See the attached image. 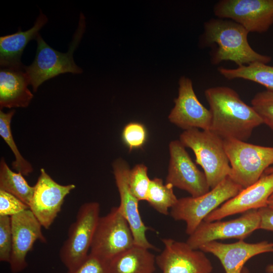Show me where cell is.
I'll return each instance as SVG.
<instances>
[{"instance_id": "obj_35", "label": "cell", "mask_w": 273, "mask_h": 273, "mask_svg": "<svg viewBox=\"0 0 273 273\" xmlns=\"http://www.w3.org/2000/svg\"><path fill=\"white\" fill-rule=\"evenodd\" d=\"M273 172V165L267 168L264 171V174H269Z\"/></svg>"}, {"instance_id": "obj_13", "label": "cell", "mask_w": 273, "mask_h": 273, "mask_svg": "<svg viewBox=\"0 0 273 273\" xmlns=\"http://www.w3.org/2000/svg\"><path fill=\"white\" fill-rule=\"evenodd\" d=\"M34 186L29 209L42 226L49 229L61 211L65 198L75 188V185L59 184L41 168Z\"/></svg>"}, {"instance_id": "obj_18", "label": "cell", "mask_w": 273, "mask_h": 273, "mask_svg": "<svg viewBox=\"0 0 273 273\" xmlns=\"http://www.w3.org/2000/svg\"><path fill=\"white\" fill-rule=\"evenodd\" d=\"M199 250L216 256L225 273H242L244 265L249 259L262 253L273 252V242L263 241L249 243L239 240L225 244L214 241L203 245Z\"/></svg>"}, {"instance_id": "obj_31", "label": "cell", "mask_w": 273, "mask_h": 273, "mask_svg": "<svg viewBox=\"0 0 273 273\" xmlns=\"http://www.w3.org/2000/svg\"><path fill=\"white\" fill-rule=\"evenodd\" d=\"M29 207L15 196L0 190V216L11 217Z\"/></svg>"}, {"instance_id": "obj_36", "label": "cell", "mask_w": 273, "mask_h": 273, "mask_svg": "<svg viewBox=\"0 0 273 273\" xmlns=\"http://www.w3.org/2000/svg\"><path fill=\"white\" fill-rule=\"evenodd\" d=\"M242 273H247V272H246V271H243V270Z\"/></svg>"}, {"instance_id": "obj_29", "label": "cell", "mask_w": 273, "mask_h": 273, "mask_svg": "<svg viewBox=\"0 0 273 273\" xmlns=\"http://www.w3.org/2000/svg\"><path fill=\"white\" fill-rule=\"evenodd\" d=\"M12 248L11 217L0 216V261L9 263Z\"/></svg>"}, {"instance_id": "obj_6", "label": "cell", "mask_w": 273, "mask_h": 273, "mask_svg": "<svg viewBox=\"0 0 273 273\" xmlns=\"http://www.w3.org/2000/svg\"><path fill=\"white\" fill-rule=\"evenodd\" d=\"M243 189L229 176L215 187L200 196L178 199L169 213L174 220L186 222V233L189 236L209 214L236 196Z\"/></svg>"}, {"instance_id": "obj_14", "label": "cell", "mask_w": 273, "mask_h": 273, "mask_svg": "<svg viewBox=\"0 0 273 273\" xmlns=\"http://www.w3.org/2000/svg\"><path fill=\"white\" fill-rule=\"evenodd\" d=\"M168 115L170 122L185 130L198 128L210 130L211 114L199 101L191 80L185 76L179 80L178 97Z\"/></svg>"}, {"instance_id": "obj_30", "label": "cell", "mask_w": 273, "mask_h": 273, "mask_svg": "<svg viewBox=\"0 0 273 273\" xmlns=\"http://www.w3.org/2000/svg\"><path fill=\"white\" fill-rule=\"evenodd\" d=\"M67 273H110L109 261L89 253L79 266Z\"/></svg>"}, {"instance_id": "obj_17", "label": "cell", "mask_w": 273, "mask_h": 273, "mask_svg": "<svg viewBox=\"0 0 273 273\" xmlns=\"http://www.w3.org/2000/svg\"><path fill=\"white\" fill-rule=\"evenodd\" d=\"M272 193L273 172L263 173L256 182L244 188L236 196L209 214L204 220H218L229 216L266 207Z\"/></svg>"}, {"instance_id": "obj_9", "label": "cell", "mask_w": 273, "mask_h": 273, "mask_svg": "<svg viewBox=\"0 0 273 273\" xmlns=\"http://www.w3.org/2000/svg\"><path fill=\"white\" fill-rule=\"evenodd\" d=\"M213 12L217 18L232 20L249 33L266 32L273 25V0H221Z\"/></svg>"}, {"instance_id": "obj_28", "label": "cell", "mask_w": 273, "mask_h": 273, "mask_svg": "<svg viewBox=\"0 0 273 273\" xmlns=\"http://www.w3.org/2000/svg\"><path fill=\"white\" fill-rule=\"evenodd\" d=\"M122 139L129 151L140 148L147 139L146 127L140 123H128L123 129Z\"/></svg>"}, {"instance_id": "obj_3", "label": "cell", "mask_w": 273, "mask_h": 273, "mask_svg": "<svg viewBox=\"0 0 273 273\" xmlns=\"http://www.w3.org/2000/svg\"><path fill=\"white\" fill-rule=\"evenodd\" d=\"M85 28V18L80 13L78 27L68 52L61 53L49 46L39 34L36 38L37 47L33 62L24 66L33 92L45 81L64 73L79 74L82 70L75 63L73 54L78 46Z\"/></svg>"}, {"instance_id": "obj_26", "label": "cell", "mask_w": 273, "mask_h": 273, "mask_svg": "<svg viewBox=\"0 0 273 273\" xmlns=\"http://www.w3.org/2000/svg\"><path fill=\"white\" fill-rule=\"evenodd\" d=\"M148 168L143 164L135 165L130 169L128 185L132 194L140 201L146 200L150 183Z\"/></svg>"}, {"instance_id": "obj_33", "label": "cell", "mask_w": 273, "mask_h": 273, "mask_svg": "<svg viewBox=\"0 0 273 273\" xmlns=\"http://www.w3.org/2000/svg\"><path fill=\"white\" fill-rule=\"evenodd\" d=\"M267 206L273 209V193L268 199Z\"/></svg>"}, {"instance_id": "obj_32", "label": "cell", "mask_w": 273, "mask_h": 273, "mask_svg": "<svg viewBox=\"0 0 273 273\" xmlns=\"http://www.w3.org/2000/svg\"><path fill=\"white\" fill-rule=\"evenodd\" d=\"M258 210L260 218L259 229L273 232V209L266 206Z\"/></svg>"}, {"instance_id": "obj_27", "label": "cell", "mask_w": 273, "mask_h": 273, "mask_svg": "<svg viewBox=\"0 0 273 273\" xmlns=\"http://www.w3.org/2000/svg\"><path fill=\"white\" fill-rule=\"evenodd\" d=\"M251 103L263 123L273 131V92L266 89L257 93L251 100Z\"/></svg>"}, {"instance_id": "obj_19", "label": "cell", "mask_w": 273, "mask_h": 273, "mask_svg": "<svg viewBox=\"0 0 273 273\" xmlns=\"http://www.w3.org/2000/svg\"><path fill=\"white\" fill-rule=\"evenodd\" d=\"M22 68L1 67L0 108H26L33 97L27 75Z\"/></svg>"}, {"instance_id": "obj_5", "label": "cell", "mask_w": 273, "mask_h": 273, "mask_svg": "<svg viewBox=\"0 0 273 273\" xmlns=\"http://www.w3.org/2000/svg\"><path fill=\"white\" fill-rule=\"evenodd\" d=\"M231 166L229 176L243 189L256 182L273 165V147H265L234 139L223 140Z\"/></svg>"}, {"instance_id": "obj_8", "label": "cell", "mask_w": 273, "mask_h": 273, "mask_svg": "<svg viewBox=\"0 0 273 273\" xmlns=\"http://www.w3.org/2000/svg\"><path fill=\"white\" fill-rule=\"evenodd\" d=\"M134 245L130 226L118 207L100 216L90 246V253L110 261Z\"/></svg>"}, {"instance_id": "obj_20", "label": "cell", "mask_w": 273, "mask_h": 273, "mask_svg": "<svg viewBox=\"0 0 273 273\" xmlns=\"http://www.w3.org/2000/svg\"><path fill=\"white\" fill-rule=\"evenodd\" d=\"M47 22V16L40 11L33 26L29 29L23 31L19 29L14 34L1 36V67H23L21 57L24 48L29 41L36 39L39 30Z\"/></svg>"}, {"instance_id": "obj_22", "label": "cell", "mask_w": 273, "mask_h": 273, "mask_svg": "<svg viewBox=\"0 0 273 273\" xmlns=\"http://www.w3.org/2000/svg\"><path fill=\"white\" fill-rule=\"evenodd\" d=\"M219 73L229 80L243 79L260 84L273 92V66L259 62L230 69L218 68Z\"/></svg>"}, {"instance_id": "obj_10", "label": "cell", "mask_w": 273, "mask_h": 273, "mask_svg": "<svg viewBox=\"0 0 273 273\" xmlns=\"http://www.w3.org/2000/svg\"><path fill=\"white\" fill-rule=\"evenodd\" d=\"M258 209L247 211L239 217L227 221L203 220L186 242L193 249L199 250L204 244L217 240L237 239L244 240L259 229Z\"/></svg>"}, {"instance_id": "obj_24", "label": "cell", "mask_w": 273, "mask_h": 273, "mask_svg": "<svg viewBox=\"0 0 273 273\" xmlns=\"http://www.w3.org/2000/svg\"><path fill=\"white\" fill-rule=\"evenodd\" d=\"M173 188L170 184H163L161 178L151 179L146 201L158 212L167 215L178 200Z\"/></svg>"}, {"instance_id": "obj_4", "label": "cell", "mask_w": 273, "mask_h": 273, "mask_svg": "<svg viewBox=\"0 0 273 273\" xmlns=\"http://www.w3.org/2000/svg\"><path fill=\"white\" fill-rule=\"evenodd\" d=\"M179 141L193 151L195 161L203 168L210 189L230 175V161L223 139L219 135L210 130L191 128L180 134Z\"/></svg>"}, {"instance_id": "obj_23", "label": "cell", "mask_w": 273, "mask_h": 273, "mask_svg": "<svg viewBox=\"0 0 273 273\" xmlns=\"http://www.w3.org/2000/svg\"><path fill=\"white\" fill-rule=\"evenodd\" d=\"M0 190L15 196L29 207L34 191L19 172L12 170L4 158L0 162Z\"/></svg>"}, {"instance_id": "obj_11", "label": "cell", "mask_w": 273, "mask_h": 273, "mask_svg": "<svg viewBox=\"0 0 273 273\" xmlns=\"http://www.w3.org/2000/svg\"><path fill=\"white\" fill-rule=\"evenodd\" d=\"M179 140L169 144L170 160L166 183L197 197L208 192L210 188L206 176L192 161Z\"/></svg>"}, {"instance_id": "obj_16", "label": "cell", "mask_w": 273, "mask_h": 273, "mask_svg": "<svg viewBox=\"0 0 273 273\" xmlns=\"http://www.w3.org/2000/svg\"><path fill=\"white\" fill-rule=\"evenodd\" d=\"M113 173L120 196L118 206L121 213L127 221L133 234L134 245L148 249L157 248L148 240L146 233L149 228L142 219L138 208V199L132 194L128 185L129 167L123 159L116 160L113 164Z\"/></svg>"}, {"instance_id": "obj_12", "label": "cell", "mask_w": 273, "mask_h": 273, "mask_svg": "<svg viewBox=\"0 0 273 273\" xmlns=\"http://www.w3.org/2000/svg\"><path fill=\"white\" fill-rule=\"evenodd\" d=\"M163 251L156 256V264L162 273H211L210 260L200 250L191 248L187 242L163 238Z\"/></svg>"}, {"instance_id": "obj_1", "label": "cell", "mask_w": 273, "mask_h": 273, "mask_svg": "<svg viewBox=\"0 0 273 273\" xmlns=\"http://www.w3.org/2000/svg\"><path fill=\"white\" fill-rule=\"evenodd\" d=\"M205 97L211 114L210 130L223 140L246 142L263 121L252 106L245 103L234 89L225 86L211 87Z\"/></svg>"}, {"instance_id": "obj_15", "label": "cell", "mask_w": 273, "mask_h": 273, "mask_svg": "<svg viewBox=\"0 0 273 273\" xmlns=\"http://www.w3.org/2000/svg\"><path fill=\"white\" fill-rule=\"evenodd\" d=\"M12 248L9 262L12 273H19L27 266L26 258L37 240L47 243L42 227L28 209L11 217Z\"/></svg>"}, {"instance_id": "obj_7", "label": "cell", "mask_w": 273, "mask_h": 273, "mask_svg": "<svg viewBox=\"0 0 273 273\" xmlns=\"http://www.w3.org/2000/svg\"><path fill=\"white\" fill-rule=\"evenodd\" d=\"M100 213V205L97 202H86L79 207L59 251L60 260L68 270L77 267L88 256Z\"/></svg>"}, {"instance_id": "obj_25", "label": "cell", "mask_w": 273, "mask_h": 273, "mask_svg": "<svg viewBox=\"0 0 273 273\" xmlns=\"http://www.w3.org/2000/svg\"><path fill=\"white\" fill-rule=\"evenodd\" d=\"M16 110L12 109L5 113L0 111V135L5 142L8 145L14 156L15 160L12 165L14 169L21 173L23 175L27 176L33 171L31 164L21 155L17 147L12 135L11 122Z\"/></svg>"}, {"instance_id": "obj_2", "label": "cell", "mask_w": 273, "mask_h": 273, "mask_svg": "<svg viewBox=\"0 0 273 273\" xmlns=\"http://www.w3.org/2000/svg\"><path fill=\"white\" fill-rule=\"evenodd\" d=\"M249 33L232 20L212 18L204 23L201 42L207 46H216L211 59L214 65L225 61H232L238 67L255 62L268 63L270 57L257 53L249 44Z\"/></svg>"}, {"instance_id": "obj_21", "label": "cell", "mask_w": 273, "mask_h": 273, "mask_svg": "<svg viewBox=\"0 0 273 273\" xmlns=\"http://www.w3.org/2000/svg\"><path fill=\"white\" fill-rule=\"evenodd\" d=\"M156 257L149 249L134 245L109 261L110 273H154Z\"/></svg>"}, {"instance_id": "obj_34", "label": "cell", "mask_w": 273, "mask_h": 273, "mask_svg": "<svg viewBox=\"0 0 273 273\" xmlns=\"http://www.w3.org/2000/svg\"><path fill=\"white\" fill-rule=\"evenodd\" d=\"M266 271L268 273H273V264L268 265L266 268Z\"/></svg>"}]
</instances>
